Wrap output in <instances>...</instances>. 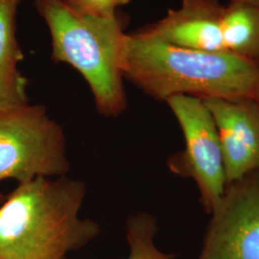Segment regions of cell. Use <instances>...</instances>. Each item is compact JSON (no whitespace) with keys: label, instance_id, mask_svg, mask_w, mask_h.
<instances>
[{"label":"cell","instance_id":"1","mask_svg":"<svg viewBox=\"0 0 259 259\" xmlns=\"http://www.w3.org/2000/svg\"><path fill=\"white\" fill-rule=\"evenodd\" d=\"M123 72L125 79L159 101L177 95L241 100L252 98L259 64L227 51L177 47L144 27L127 34Z\"/></svg>","mask_w":259,"mask_h":259},{"label":"cell","instance_id":"2","mask_svg":"<svg viewBox=\"0 0 259 259\" xmlns=\"http://www.w3.org/2000/svg\"><path fill=\"white\" fill-rule=\"evenodd\" d=\"M83 182L66 176L19 184L0 205V259H70L101 232L81 218Z\"/></svg>","mask_w":259,"mask_h":259},{"label":"cell","instance_id":"3","mask_svg":"<svg viewBox=\"0 0 259 259\" xmlns=\"http://www.w3.org/2000/svg\"><path fill=\"white\" fill-rule=\"evenodd\" d=\"M34 5L49 29L52 59L83 76L102 115H120L127 109L123 72L127 34L117 14L110 18L84 15L65 0H35Z\"/></svg>","mask_w":259,"mask_h":259},{"label":"cell","instance_id":"4","mask_svg":"<svg viewBox=\"0 0 259 259\" xmlns=\"http://www.w3.org/2000/svg\"><path fill=\"white\" fill-rule=\"evenodd\" d=\"M65 133L41 105L0 112V181L24 184L68 173ZM5 196L0 193V204Z\"/></svg>","mask_w":259,"mask_h":259},{"label":"cell","instance_id":"5","mask_svg":"<svg viewBox=\"0 0 259 259\" xmlns=\"http://www.w3.org/2000/svg\"><path fill=\"white\" fill-rule=\"evenodd\" d=\"M166 103L185 138V148L171 155L167 165L177 176L191 179L207 213L220 204L227 189L222 148L212 115L203 99L177 95Z\"/></svg>","mask_w":259,"mask_h":259},{"label":"cell","instance_id":"6","mask_svg":"<svg viewBox=\"0 0 259 259\" xmlns=\"http://www.w3.org/2000/svg\"><path fill=\"white\" fill-rule=\"evenodd\" d=\"M197 259H259V169L227 187Z\"/></svg>","mask_w":259,"mask_h":259},{"label":"cell","instance_id":"7","mask_svg":"<svg viewBox=\"0 0 259 259\" xmlns=\"http://www.w3.org/2000/svg\"><path fill=\"white\" fill-rule=\"evenodd\" d=\"M215 122L227 187L259 169V110L252 98L203 99Z\"/></svg>","mask_w":259,"mask_h":259},{"label":"cell","instance_id":"8","mask_svg":"<svg viewBox=\"0 0 259 259\" xmlns=\"http://www.w3.org/2000/svg\"><path fill=\"white\" fill-rule=\"evenodd\" d=\"M224 8L219 0H183L178 9L170 10L163 19L146 28L177 47L209 52L227 51L221 29Z\"/></svg>","mask_w":259,"mask_h":259},{"label":"cell","instance_id":"9","mask_svg":"<svg viewBox=\"0 0 259 259\" xmlns=\"http://www.w3.org/2000/svg\"><path fill=\"white\" fill-rule=\"evenodd\" d=\"M223 41L228 52L259 64V8L230 1L223 12Z\"/></svg>","mask_w":259,"mask_h":259},{"label":"cell","instance_id":"10","mask_svg":"<svg viewBox=\"0 0 259 259\" xmlns=\"http://www.w3.org/2000/svg\"><path fill=\"white\" fill-rule=\"evenodd\" d=\"M157 231V219L151 213L140 211L131 215L126 224L128 259H172L157 249L155 243Z\"/></svg>","mask_w":259,"mask_h":259},{"label":"cell","instance_id":"11","mask_svg":"<svg viewBox=\"0 0 259 259\" xmlns=\"http://www.w3.org/2000/svg\"><path fill=\"white\" fill-rule=\"evenodd\" d=\"M22 0H0V65L18 67L24 54L17 37V14Z\"/></svg>","mask_w":259,"mask_h":259},{"label":"cell","instance_id":"12","mask_svg":"<svg viewBox=\"0 0 259 259\" xmlns=\"http://www.w3.org/2000/svg\"><path fill=\"white\" fill-rule=\"evenodd\" d=\"M28 84L18 67L0 65V112L29 104Z\"/></svg>","mask_w":259,"mask_h":259},{"label":"cell","instance_id":"13","mask_svg":"<svg viewBox=\"0 0 259 259\" xmlns=\"http://www.w3.org/2000/svg\"><path fill=\"white\" fill-rule=\"evenodd\" d=\"M131 0H65L75 11L98 18L116 15V8L128 4Z\"/></svg>","mask_w":259,"mask_h":259},{"label":"cell","instance_id":"14","mask_svg":"<svg viewBox=\"0 0 259 259\" xmlns=\"http://www.w3.org/2000/svg\"><path fill=\"white\" fill-rule=\"evenodd\" d=\"M252 99L254 100V102L256 104V106H257V108H258L259 110V80L257 83H256V87H255V90H254V93H253Z\"/></svg>","mask_w":259,"mask_h":259},{"label":"cell","instance_id":"15","mask_svg":"<svg viewBox=\"0 0 259 259\" xmlns=\"http://www.w3.org/2000/svg\"><path fill=\"white\" fill-rule=\"evenodd\" d=\"M230 1H242V2H247V3H250L256 7L259 8V0H230Z\"/></svg>","mask_w":259,"mask_h":259}]
</instances>
